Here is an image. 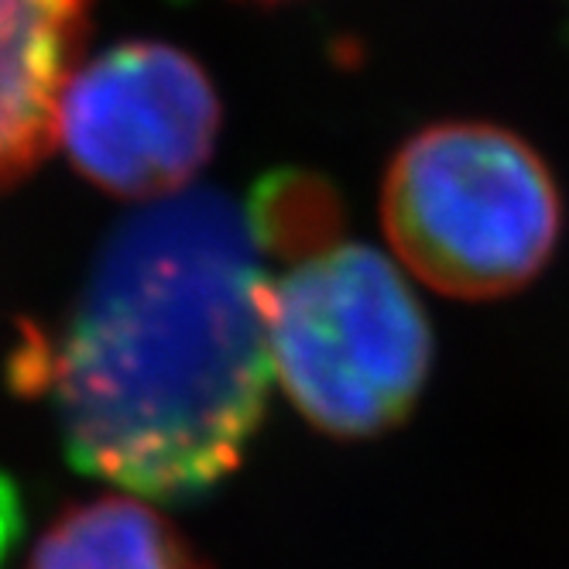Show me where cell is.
<instances>
[{
	"mask_svg": "<svg viewBox=\"0 0 569 569\" xmlns=\"http://www.w3.org/2000/svg\"><path fill=\"white\" fill-rule=\"evenodd\" d=\"M258 248L274 254H302L299 261L333 248L340 210L333 192L312 176H271L248 213Z\"/></svg>",
	"mask_w": 569,
	"mask_h": 569,
	"instance_id": "7",
	"label": "cell"
},
{
	"mask_svg": "<svg viewBox=\"0 0 569 569\" xmlns=\"http://www.w3.org/2000/svg\"><path fill=\"white\" fill-rule=\"evenodd\" d=\"M28 569H207L179 528L131 498L69 508L38 542Z\"/></svg>",
	"mask_w": 569,
	"mask_h": 569,
	"instance_id": "6",
	"label": "cell"
},
{
	"mask_svg": "<svg viewBox=\"0 0 569 569\" xmlns=\"http://www.w3.org/2000/svg\"><path fill=\"white\" fill-rule=\"evenodd\" d=\"M220 131L210 76L161 42H128L76 69L59 100L56 138L72 166L124 199L182 192Z\"/></svg>",
	"mask_w": 569,
	"mask_h": 569,
	"instance_id": "4",
	"label": "cell"
},
{
	"mask_svg": "<svg viewBox=\"0 0 569 569\" xmlns=\"http://www.w3.org/2000/svg\"><path fill=\"white\" fill-rule=\"evenodd\" d=\"M258 251L248 213L213 189L117 227L38 357L79 470L192 498L240 463L274 371Z\"/></svg>",
	"mask_w": 569,
	"mask_h": 569,
	"instance_id": "1",
	"label": "cell"
},
{
	"mask_svg": "<svg viewBox=\"0 0 569 569\" xmlns=\"http://www.w3.org/2000/svg\"><path fill=\"white\" fill-rule=\"evenodd\" d=\"M381 220L395 254L429 289L498 299L552 258L562 202L546 161L495 124H436L395 154Z\"/></svg>",
	"mask_w": 569,
	"mask_h": 569,
	"instance_id": "2",
	"label": "cell"
},
{
	"mask_svg": "<svg viewBox=\"0 0 569 569\" xmlns=\"http://www.w3.org/2000/svg\"><path fill=\"white\" fill-rule=\"evenodd\" d=\"M271 368L299 412L333 436L398 426L429 378L432 330L401 271L333 243L264 292Z\"/></svg>",
	"mask_w": 569,
	"mask_h": 569,
	"instance_id": "3",
	"label": "cell"
},
{
	"mask_svg": "<svg viewBox=\"0 0 569 569\" xmlns=\"http://www.w3.org/2000/svg\"><path fill=\"white\" fill-rule=\"evenodd\" d=\"M90 0H0V189L24 179L56 138Z\"/></svg>",
	"mask_w": 569,
	"mask_h": 569,
	"instance_id": "5",
	"label": "cell"
}]
</instances>
